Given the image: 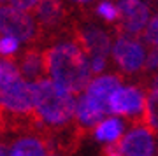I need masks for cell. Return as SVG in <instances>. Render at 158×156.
<instances>
[{
  "instance_id": "4fadbf2b",
  "label": "cell",
  "mask_w": 158,
  "mask_h": 156,
  "mask_svg": "<svg viewBox=\"0 0 158 156\" xmlns=\"http://www.w3.org/2000/svg\"><path fill=\"white\" fill-rule=\"evenodd\" d=\"M49 147L37 135H23L9 146V156H46Z\"/></svg>"
},
{
  "instance_id": "d6986e66",
  "label": "cell",
  "mask_w": 158,
  "mask_h": 156,
  "mask_svg": "<svg viewBox=\"0 0 158 156\" xmlns=\"http://www.w3.org/2000/svg\"><path fill=\"white\" fill-rule=\"evenodd\" d=\"M142 35H144L146 44L158 46V14L156 16H151V19H149V23H148L146 30L142 32Z\"/></svg>"
},
{
  "instance_id": "3957f363",
  "label": "cell",
  "mask_w": 158,
  "mask_h": 156,
  "mask_svg": "<svg viewBox=\"0 0 158 156\" xmlns=\"http://www.w3.org/2000/svg\"><path fill=\"white\" fill-rule=\"evenodd\" d=\"M34 81L23 77L16 61L0 56V111L12 116L34 112Z\"/></svg>"
},
{
  "instance_id": "ffe728a7",
  "label": "cell",
  "mask_w": 158,
  "mask_h": 156,
  "mask_svg": "<svg viewBox=\"0 0 158 156\" xmlns=\"http://www.w3.org/2000/svg\"><path fill=\"white\" fill-rule=\"evenodd\" d=\"M90 56V67L93 76L106 72L107 68V55H88Z\"/></svg>"
},
{
  "instance_id": "ba28073f",
  "label": "cell",
  "mask_w": 158,
  "mask_h": 156,
  "mask_svg": "<svg viewBox=\"0 0 158 156\" xmlns=\"http://www.w3.org/2000/svg\"><path fill=\"white\" fill-rule=\"evenodd\" d=\"M121 83H123L121 77L116 76V74L102 72V74H97V76L91 77L88 86L83 89V93H85L88 98H91L95 104L104 107V109L111 114V111H109V100H111V95L114 93V89L118 88Z\"/></svg>"
},
{
  "instance_id": "7402d4cb",
  "label": "cell",
  "mask_w": 158,
  "mask_h": 156,
  "mask_svg": "<svg viewBox=\"0 0 158 156\" xmlns=\"http://www.w3.org/2000/svg\"><path fill=\"white\" fill-rule=\"evenodd\" d=\"M40 0H11L12 6L19 7L23 11H35V7L39 6Z\"/></svg>"
},
{
  "instance_id": "9a60e30c",
  "label": "cell",
  "mask_w": 158,
  "mask_h": 156,
  "mask_svg": "<svg viewBox=\"0 0 158 156\" xmlns=\"http://www.w3.org/2000/svg\"><path fill=\"white\" fill-rule=\"evenodd\" d=\"M35 19L42 27H56L63 19V6L60 0H40L35 7Z\"/></svg>"
},
{
  "instance_id": "e0dca14e",
  "label": "cell",
  "mask_w": 158,
  "mask_h": 156,
  "mask_svg": "<svg viewBox=\"0 0 158 156\" xmlns=\"http://www.w3.org/2000/svg\"><path fill=\"white\" fill-rule=\"evenodd\" d=\"M97 14L104 19L106 23H116L121 18L118 4H114L111 0H102L100 4L97 6Z\"/></svg>"
},
{
  "instance_id": "cb8c5ba5",
  "label": "cell",
  "mask_w": 158,
  "mask_h": 156,
  "mask_svg": "<svg viewBox=\"0 0 158 156\" xmlns=\"http://www.w3.org/2000/svg\"><path fill=\"white\" fill-rule=\"evenodd\" d=\"M69 2H76V4H90V2H95V0H69Z\"/></svg>"
},
{
  "instance_id": "9c48e42d",
  "label": "cell",
  "mask_w": 158,
  "mask_h": 156,
  "mask_svg": "<svg viewBox=\"0 0 158 156\" xmlns=\"http://www.w3.org/2000/svg\"><path fill=\"white\" fill-rule=\"evenodd\" d=\"M79 42L88 55H111L113 49L111 34L98 25H85L79 32Z\"/></svg>"
},
{
  "instance_id": "ac0fdd59",
  "label": "cell",
  "mask_w": 158,
  "mask_h": 156,
  "mask_svg": "<svg viewBox=\"0 0 158 156\" xmlns=\"http://www.w3.org/2000/svg\"><path fill=\"white\" fill-rule=\"evenodd\" d=\"M21 40L18 37H12V35H0V56L4 58H12L16 56L21 49Z\"/></svg>"
},
{
  "instance_id": "44dd1931",
  "label": "cell",
  "mask_w": 158,
  "mask_h": 156,
  "mask_svg": "<svg viewBox=\"0 0 158 156\" xmlns=\"http://www.w3.org/2000/svg\"><path fill=\"white\" fill-rule=\"evenodd\" d=\"M146 68L151 72L158 70V46H153L151 49L148 51V60H146Z\"/></svg>"
},
{
  "instance_id": "8fae6325",
  "label": "cell",
  "mask_w": 158,
  "mask_h": 156,
  "mask_svg": "<svg viewBox=\"0 0 158 156\" xmlns=\"http://www.w3.org/2000/svg\"><path fill=\"white\" fill-rule=\"evenodd\" d=\"M149 19H151V9H149V6L144 0H141L132 9L123 12L121 18H119L123 32L130 35H141L146 30Z\"/></svg>"
},
{
  "instance_id": "8992f818",
  "label": "cell",
  "mask_w": 158,
  "mask_h": 156,
  "mask_svg": "<svg viewBox=\"0 0 158 156\" xmlns=\"http://www.w3.org/2000/svg\"><path fill=\"white\" fill-rule=\"evenodd\" d=\"M37 19L30 11H23L12 4L0 6V35L18 37L23 44L37 37Z\"/></svg>"
},
{
  "instance_id": "6da1fadb",
  "label": "cell",
  "mask_w": 158,
  "mask_h": 156,
  "mask_svg": "<svg viewBox=\"0 0 158 156\" xmlns=\"http://www.w3.org/2000/svg\"><path fill=\"white\" fill-rule=\"evenodd\" d=\"M46 74L74 93H81L93 77L86 49L70 39L60 40L46 51Z\"/></svg>"
},
{
  "instance_id": "277c9868",
  "label": "cell",
  "mask_w": 158,
  "mask_h": 156,
  "mask_svg": "<svg viewBox=\"0 0 158 156\" xmlns=\"http://www.w3.org/2000/svg\"><path fill=\"white\" fill-rule=\"evenodd\" d=\"M114 63L118 68L125 74H137L142 68H146V60H148V47L146 40L139 39L137 35L125 34L116 37L113 42L111 49Z\"/></svg>"
},
{
  "instance_id": "5b68a950",
  "label": "cell",
  "mask_w": 158,
  "mask_h": 156,
  "mask_svg": "<svg viewBox=\"0 0 158 156\" xmlns=\"http://www.w3.org/2000/svg\"><path fill=\"white\" fill-rule=\"evenodd\" d=\"M109 154L121 156H153L158 151L155 130L148 125H139L125 132L116 146H106Z\"/></svg>"
},
{
  "instance_id": "603a6c76",
  "label": "cell",
  "mask_w": 158,
  "mask_h": 156,
  "mask_svg": "<svg viewBox=\"0 0 158 156\" xmlns=\"http://www.w3.org/2000/svg\"><path fill=\"white\" fill-rule=\"evenodd\" d=\"M7 154H9V147L0 144V156H7Z\"/></svg>"
},
{
  "instance_id": "7a4b0ae2",
  "label": "cell",
  "mask_w": 158,
  "mask_h": 156,
  "mask_svg": "<svg viewBox=\"0 0 158 156\" xmlns=\"http://www.w3.org/2000/svg\"><path fill=\"white\" fill-rule=\"evenodd\" d=\"M34 114L40 125L62 128L76 117L77 93L58 84L51 77L34 81Z\"/></svg>"
},
{
  "instance_id": "7c38bea8",
  "label": "cell",
  "mask_w": 158,
  "mask_h": 156,
  "mask_svg": "<svg viewBox=\"0 0 158 156\" xmlns=\"http://www.w3.org/2000/svg\"><path fill=\"white\" fill-rule=\"evenodd\" d=\"M107 114L109 112L104 107H100L91 98H88L83 91L79 93L77 104H76V117H74L79 126H83V128H93L97 123L102 121Z\"/></svg>"
},
{
  "instance_id": "30bf717a",
  "label": "cell",
  "mask_w": 158,
  "mask_h": 156,
  "mask_svg": "<svg viewBox=\"0 0 158 156\" xmlns=\"http://www.w3.org/2000/svg\"><path fill=\"white\" fill-rule=\"evenodd\" d=\"M127 132L123 117L116 114H107L102 121L93 126V139L104 146H116Z\"/></svg>"
},
{
  "instance_id": "484cf974",
  "label": "cell",
  "mask_w": 158,
  "mask_h": 156,
  "mask_svg": "<svg viewBox=\"0 0 158 156\" xmlns=\"http://www.w3.org/2000/svg\"><path fill=\"white\" fill-rule=\"evenodd\" d=\"M4 4H11V0H0V6H4Z\"/></svg>"
},
{
  "instance_id": "2e32d148",
  "label": "cell",
  "mask_w": 158,
  "mask_h": 156,
  "mask_svg": "<svg viewBox=\"0 0 158 156\" xmlns=\"http://www.w3.org/2000/svg\"><path fill=\"white\" fill-rule=\"evenodd\" d=\"M146 123L151 126L155 132H158V88H151L148 95V104H146Z\"/></svg>"
},
{
  "instance_id": "52a82bcc",
  "label": "cell",
  "mask_w": 158,
  "mask_h": 156,
  "mask_svg": "<svg viewBox=\"0 0 158 156\" xmlns=\"http://www.w3.org/2000/svg\"><path fill=\"white\" fill-rule=\"evenodd\" d=\"M148 95L135 84H119L109 100L111 114L127 119H142L146 114Z\"/></svg>"
},
{
  "instance_id": "d4e9b609",
  "label": "cell",
  "mask_w": 158,
  "mask_h": 156,
  "mask_svg": "<svg viewBox=\"0 0 158 156\" xmlns=\"http://www.w3.org/2000/svg\"><path fill=\"white\" fill-rule=\"evenodd\" d=\"M153 88H158V70H156V76L153 77Z\"/></svg>"
},
{
  "instance_id": "5bb4252c",
  "label": "cell",
  "mask_w": 158,
  "mask_h": 156,
  "mask_svg": "<svg viewBox=\"0 0 158 156\" xmlns=\"http://www.w3.org/2000/svg\"><path fill=\"white\" fill-rule=\"evenodd\" d=\"M18 67L21 70L23 77L28 81H37V79L44 77L46 74V53L42 55L37 49H30L21 56V60L18 63Z\"/></svg>"
}]
</instances>
